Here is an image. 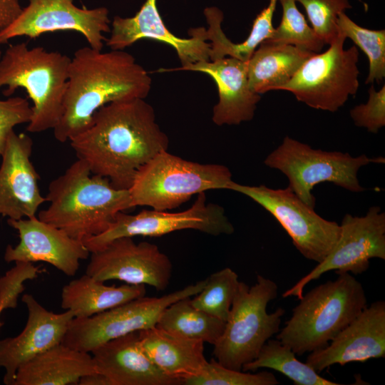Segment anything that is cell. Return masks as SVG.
<instances>
[{"label":"cell","mask_w":385,"mask_h":385,"mask_svg":"<svg viewBox=\"0 0 385 385\" xmlns=\"http://www.w3.org/2000/svg\"><path fill=\"white\" fill-rule=\"evenodd\" d=\"M156 1L146 0L132 17L115 16L106 44L111 50H123L138 40L150 38L171 46L176 51L182 66L209 61L211 46L200 34L198 28L189 30L190 38L175 36L165 25Z\"/></svg>","instance_id":"obj_20"},{"label":"cell","mask_w":385,"mask_h":385,"mask_svg":"<svg viewBox=\"0 0 385 385\" xmlns=\"http://www.w3.org/2000/svg\"><path fill=\"white\" fill-rule=\"evenodd\" d=\"M344 34L338 30L324 53H314L279 90L293 93L297 101L318 110L336 112L359 88V51L344 48Z\"/></svg>","instance_id":"obj_9"},{"label":"cell","mask_w":385,"mask_h":385,"mask_svg":"<svg viewBox=\"0 0 385 385\" xmlns=\"http://www.w3.org/2000/svg\"><path fill=\"white\" fill-rule=\"evenodd\" d=\"M279 381L270 371L250 373L229 369L212 359L196 376L184 381L185 385H277Z\"/></svg>","instance_id":"obj_33"},{"label":"cell","mask_w":385,"mask_h":385,"mask_svg":"<svg viewBox=\"0 0 385 385\" xmlns=\"http://www.w3.org/2000/svg\"><path fill=\"white\" fill-rule=\"evenodd\" d=\"M314 53L293 45L262 42L247 61L250 89L260 95L279 90Z\"/></svg>","instance_id":"obj_25"},{"label":"cell","mask_w":385,"mask_h":385,"mask_svg":"<svg viewBox=\"0 0 385 385\" xmlns=\"http://www.w3.org/2000/svg\"><path fill=\"white\" fill-rule=\"evenodd\" d=\"M71 58L43 47L11 44L0 58V88L6 96L17 88L26 90L33 102L26 130L41 133L53 129L63 113Z\"/></svg>","instance_id":"obj_5"},{"label":"cell","mask_w":385,"mask_h":385,"mask_svg":"<svg viewBox=\"0 0 385 385\" xmlns=\"http://www.w3.org/2000/svg\"><path fill=\"white\" fill-rule=\"evenodd\" d=\"M151 83L148 73L128 52H103L89 46L77 49L71 58L62 115L53 129L55 138L60 143L70 140L108 103L145 99Z\"/></svg>","instance_id":"obj_2"},{"label":"cell","mask_w":385,"mask_h":385,"mask_svg":"<svg viewBox=\"0 0 385 385\" xmlns=\"http://www.w3.org/2000/svg\"><path fill=\"white\" fill-rule=\"evenodd\" d=\"M31 115L32 108L26 98L16 96L6 100L0 99V156L14 127L28 123Z\"/></svg>","instance_id":"obj_36"},{"label":"cell","mask_w":385,"mask_h":385,"mask_svg":"<svg viewBox=\"0 0 385 385\" xmlns=\"http://www.w3.org/2000/svg\"><path fill=\"white\" fill-rule=\"evenodd\" d=\"M22 302L28 310L26 324L16 337L0 340V368H4V384L13 385L18 369L36 355L63 342L73 312L54 313L43 307L35 297L25 294Z\"/></svg>","instance_id":"obj_19"},{"label":"cell","mask_w":385,"mask_h":385,"mask_svg":"<svg viewBox=\"0 0 385 385\" xmlns=\"http://www.w3.org/2000/svg\"><path fill=\"white\" fill-rule=\"evenodd\" d=\"M195 230L213 236L231 235L235 228L224 208L207 203L205 192L197 194L193 205L176 212L143 210L135 215L118 212L108 229L83 241L90 252L99 250L123 237H160L178 230Z\"/></svg>","instance_id":"obj_12"},{"label":"cell","mask_w":385,"mask_h":385,"mask_svg":"<svg viewBox=\"0 0 385 385\" xmlns=\"http://www.w3.org/2000/svg\"><path fill=\"white\" fill-rule=\"evenodd\" d=\"M232 181L225 165L192 162L165 150L138 170L128 190L133 207L168 210L179 207L194 195L209 190H228Z\"/></svg>","instance_id":"obj_7"},{"label":"cell","mask_w":385,"mask_h":385,"mask_svg":"<svg viewBox=\"0 0 385 385\" xmlns=\"http://www.w3.org/2000/svg\"><path fill=\"white\" fill-rule=\"evenodd\" d=\"M8 225L19 234V242L8 245L4 260L8 262H43L50 264L64 274L74 276L80 261L91 253L83 241L75 239L62 230L34 216L7 220Z\"/></svg>","instance_id":"obj_16"},{"label":"cell","mask_w":385,"mask_h":385,"mask_svg":"<svg viewBox=\"0 0 385 385\" xmlns=\"http://www.w3.org/2000/svg\"><path fill=\"white\" fill-rule=\"evenodd\" d=\"M206 279L162 297H140L93 316L74 317L62 343L91 353L101 344L156 325L161 314L178 299L199 293Z\"/></svg>","instance_id":"obj_10"},{"label":"cell","mask_w":385,"mask_h":385,"mask_svg":"<svg viewBox=\"0 0 385 385\" xmlns=\"http://www.w3.org/2000/svg\"><path fill=\"white\" fill-rule=\"evenodd\" d=\"M78 159L93 175L107 178L116 188L128 190L138 170L160 152L169 139L144 98L108 103L90 125L70 140Z\"/></svg>","instance_id":"obj_1"},{"label":"cell","mask_w":385,"mask_h":385,"mask_svg":"<svg viewBox=\"0 0 385 385\" xmlns=\"http://www.w3.org/2000/svg\"><path fill=\"white\" fill-rule=\"evenodd\" d=\"M228 190L249 197L269 212L307 260L321 262L339 237L340 225L322 217L289 187L272 189L264 185L250 186L232 181Z\"/></svg>","instance_id":"obj_11"},{"label":"cell","mask_w":385,"mask_h":385,"mask_svg":"<svg viewBox=\"0 0 385 385\" xmlns=\"http://www.w3.org/2000/svg\"><path fill=\"white\" fill-rule=\"evenodd\" d=\"M78 385H110L108 379L102 374L96 371L82 376Z\"/></svg>","instance_id":"obj_39"},{"label":"cell","mask_w":385,"mask_h":385,"mask_svg":"<svg viewBox=\"0 0 385 385\" xmlns=\"http://www.w3.org/2000/svg\"><path fill=\"white\" fill-rule=\"evenodd\" d=\"M142 349L168 376L183 384L197 376L207 361L204 342L160 329L155 326L138 332Z\"/></svg>","instance_id":"obj_23"},{"label":"cell","mask_w":385,"mask_h":385,"mask_svg":"<svg viewBox=\"0 0 385 385\" xmlns=\"http://www.w3.org/2000/svg\"><path fill=\"white\" fill-rule=\"evenodd\" d=\"M275 282L257 275L252 286L240 282L222 335L213 345L217 362L234 370L254 360L263 345L279 331L285 310L268 313L267 307L277 296Z\"/></svg>","instance_id":"obj_6"},{"label":"cell","mask_w":385,"mask_h":385,"mask_svg":"<svg viewBox=\"0 0 385 385\" xmlns=\"http://www.w3.org/2000/svg\"><path fill=\"white\" fill-rule=\"evenodd\" d=\"M45 197L49 205L38 218L81 241L102 233L118 212L133 208L128 190L92 174L80 159L49 183Z\"/></svg>","instance_id":"obj_3"},{"label":"cell","mask_w":385,"mask_h":385,"mask_svg":"<svg viewBox=\"0 0 385 385\" xmlns=\"http://www.w3.org/2000/svg\"><path fill=\"white\" fill-rule=\"evenodd\" d=\"M282 16L279 26L265 41L276 44H289L317 53L324 46L323 41L308 26L298 10L295 0H279Z\"/></svg>","instance_id":"obj_32"},{"label":"cell","mask_w":385,"mask_h":385,"mask_svg":"<svg viewBox=\"0 0 385 385\" xmlns=\"http://www.w3.org/2000/svg\"><path fill=\"white\" fill-rule=\"evenodd\" d=\"M1 55H2V52H1V51L0 50V58H1Z\"/></svg>","instance_id":"obj_40"},{"label":"cell","mask_w":385,"mask_h":385,"mask_svg":"<svg viewBox=\"0 0 385 385\" xmlns=\"http://www.w3.org/2000/svg\"><path fill=\"white\" fill-rule=\"evenodd\" d=\"M96 371L91 353L61 342L22 364L13 385L78 384L82 376Z\"/></svg>","instance_id":"obj_24"},{"label":"cell","mask_w":385,"mask_h":385,"mask_svg":"<svg viewBox=\"0 0 385 385\" xmlns=\"http://www.w3.org/2000/svg\"><path fill=\"white\" fill-rule=\"evenodd\" d=\"M340 225L339 237L328 255L294 285L286 290L284 298L299 299L305 286L323 274L334 270L337 274H359L369 267L370 260H385V213L378 206L371 207L364 216L346 214Z\"/></svg>","instance_id":"obj_13"},{"label":"cell","mask_w":385,"mask_h":385,"mask_svg":"<svg viewBox=\"0 0 385 385\" xmlns=\"http://www.w3.org/2000/svg\"><path fill=\"white\" fill-rule=\"evenodd\" d=\"M267 368L282 373L295 385H339L340 384L319 376L306 362L299 361L296 354L279 340L269 339L257 357L242 367L244 371H255Z\"/></svg>","instance_id":"obj_29"},{"label":"cell","mask_w":385,"mask_h":385,"mask_svg":"<svg viewBox=\"0 0 385 385\" xmlns=\"http://www.w3.org/2000/svg\"><path fill=\"white\" fill-rule=\"evenodd\" d=\"M385 357V302L366 306L326 346L311 351L306 363L317 372L334 364Z\"/></svg>","instance_id":"obj_18"},{"label":"cell","mask_w":385,"mask_h":385,"mask_svg":"<svg viewBox=\"0 0 385 385\" xmlns=\"http://www.w3.org/2000/svg\"><path fill=\"white\" fill-rule=\"evenodd\" d=\"M33 140L13 130L1 155L0 165V215L19 220L36 215L46 202L39 190V175L31 156Z\"/></svg>","instance_id":"obj_17"},{"label":"cell","mask_w":385,"mask_h":385,"mask_svg":"<svg viewBox=\"0 0 385 385\" xmlns=\"http://www.w3.org/2000/svg\"><path fill=\"white\" fill-rule=\"evenodd\" d=\"M105 282L85 274L64 285L61 307L73 312L74 317L86 318L145 295L144 284L108 286Z\"/></svg>","instance_id":"obj_26"},{"label":"cell","mask_w":385,"mask_h":385,"mask_svg":"<svg viewBox=\"0 0 385 385\" xmlns=\"http://www.w3.org/2000/svg\"><path fill=\"white\" fill-rule=\"evenodd\" d=\"M277 0H270L269 5L255 18L247 38L242 43L231 42L221 28L222 12L217 7H207L204 14L208 29L201 28V34L206 41H210V61L229 56L242 61H248L259 45L269 38L274 28L272 18Z\"/></svg>","instance_id":"obj_27"},{"label":"cell","mask_w":385,"mask_h":385,"mask_svg":"<svg viewBox=\"0 0 385 385\" xmlns=\"http://www.w3.org/2000/svg\"><path fill=\"white\" fill-rule=\"evenodd\" d=\"M18 299L12 296L8 291L0 289V317L1 312L6 309H14L17 306ZM4 322L0 319V328Z\"/></svg>","instance_id":"obj_38"},{"label":"cell","mask_w":385,"mask_h":385,"mask_svg":"<svg viewBox=\"0 0 385 385\" xmlns=\"http://www.w3.org/2000/svg\"><path fill=\"white\" fill-rule=\"evenodd\" d=\"M304 7L312 29L324 44H330L338 34L339 14L351 9L349 0H295Z\"/></svg>","instance_id":"obj_34"},{"label":"cell","mask_w":385,"mask_h":385,"mask_svg":"<svg viewBox=\"0 0 385 385\" xmlns=\"http://www.w3.org/2000/svg\"><path fill=\"white\" fill-rule=\"evenodd\" d=\"M91 354L96 371L110 385H178L152 361L140 346L138 332L105 342Z\"/></svg>","instance_id":"obj_22"},{"label":"cell","mask_w":385,"mask_h":385,"mask_svg":"<svg viewBox=\"0 0 385 385\" xmlns=\"http://www.w3.org/2000/svg\"><path fill=\"white\" fill-rule=\"evenodd\" d=\"M350 116L356 126L376 133L385 125V86L376 91L372 85L369 90L366 103L356 106L350 111Z\"/></svg>","instance_id":"obj_35"},{"label":"cell","mask_w":385,"mask_h":385,"mask_svg":"<svg viewBox=\"0 0 385 385\" xmlns=\"http://www.w3.org/2000/svg\"><path fill=\"white\" fill-rule=\"evenodd\" d=\"M366 304L361 283L351 273L339 274L302 295L277 339L299 356L323 348Z\"/></svg>","instance_id":"obj_4"},{"label":"cell","mask_w":385,"mask_h":385,"mask_svg":"<svg viewBox=\"0 0 385 385\" xmlns=\"http://www.w3.org/2000/svg\"><path fill=\"white\" fill-rule=\"evenodd\" d=\"M338 30L367 56L369 62L366 84L379 83L385 77V31L368 29L356 24L344 12L338 16Z\"/></svg>","instance_id":"obj_31"},{"label":"cell","mask_w":385,"mask_h":385,"mask_svg":"<svg viewBox=\"0 0 385 385\" xmlns=\"http://www.w3.org/2000/svg\"><path fill=\"white\" fill-rule=\"evenodd\" d=\"M225 322L195 308L191 297L177 300L161 314L155 327L181 337L214 345Z\"/></svg>","instance_id":"obj_28"},{"label":"cell","mask_w":385,"mask_h":385,"mask_svg":"<svg viewBox=\"0 0 385 385\" xmlns=\"http://www.w3.org/2000/svg\"><path fill=\"white\" fill-rule=\"evenodd\" d=\"M160 71H190L209 75L218 90L219 101L213 108L212 118L217 125H239L251 120L261 99L249 86L247 61L229 56Z\"/></svg>","instance_id":"obj_21"},{"label":"cell","mask_w":385,"mask_h":385,"mask_svg":"<svg viewBox=\"0 0 385 385\" xmlns=\"http://www.w3.org/2000/svg\"><path fill=\"white\" fill-rule=\"evenodd\" d=\"M240 282L234 270L225 267L206 279L205 286L193 296L191 303L195 308L225 322Z\"/></svg>","instance_id":"obj_30"},{"label":"cell","mask_w":385,"mask_h":385,"mask_svg":"<svg viewBox=\"0 0 385 385\" xmlns=\"http://www.w3.org/2000/svg\"><path fill=\"white\" fill-rule=\"evenodd\" d=\"M91 253L86 274L97 280L150 285L158 291L170 283L172 262L153 243H137L131 237H123Z\"/></svg>","instance_id":"obj_15"},{"label":"cell","mask_w":385,"mask_h":385,"mask_svg":"<svg viewBox=\"0 0 385 385\" xmlns=\"http://www.w3.org/2000/svg\"><path fill=\"white\" fill-rule=\"evenodd\" d=\"M22 9L19 0H0V31L11 24Z\"/></svg>","instance_id":"obj_37"},{"label":"cell","mask_w":385,"mask_h":385,"mask_svg":"<svg viewBox=\"0 0 385 385\" xmlns=\"http://www.w3.org/2000/svg\"><path fill=\"white\" fill-rule=\"evenodd\" d=\"M371 163H384V158L363 154L313 149L307 144L285 136L282 143L265 159L266 166L279 170L289 180V188L304 203L314 208L312 190L322 183H332L352 192L365 190L357 177L359 169Z\"/></svg>","instance_id":"obj_8"},{"label":"cell","mask_w":385,"mask_h":385,"mask_svg":"<svg viewBox=\"0 0 385 385\" xmlns=\"http://www.w3.org/2000/svg\"><path fill=\"white\" fill-rule=\"evenodd\" d=\"M73 1L29 0L19 16L0 31V44L19 36L35 38L46 33L73 31L83 35L91 48L102 50L104 33L111 31L108 9H82Z\"/></svg>","instance_id":"obj_14"}]
</instances>
